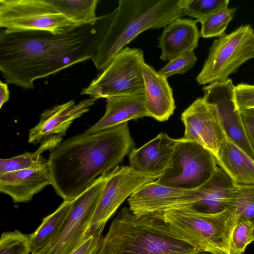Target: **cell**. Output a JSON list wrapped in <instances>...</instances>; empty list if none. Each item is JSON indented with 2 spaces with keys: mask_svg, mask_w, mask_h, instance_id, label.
Wrapping results in <instances>:
<instances>
[{
  "mask_svg": "<svg viewBox=\"0 0 254 254\" xmlns=\"http://www.w3.org/2000/svg\"><path fill=\"white\" fill-rule=\"evenodd\" d=\"M104 15L94 24L63 34L44 31H0V71L6 83L24 89L35 80L92 59L106 29Z\"/></svg>",
  "mask_w": 254,
  "mask_h": 254,
  "instance_id": "1",
  "label": "cell"
},
{
  "mask_svg": "<svg viewBox=\"0 0 254 254\" xmlns=\"http://www.w3.org/2000/svg\"><path fill=\"white\" fill-rule=\"evenodd\" d=\"M135 146L128 122L96 132L85 130L61 142L48 159L56 193L64 201L73 200L118 166Z\"/></svg>",
  "mask_w": 254,
  "mask_h": 254,
  "instance_id": "2",
  "label": "cell"
},
{
  "mask_svg": "<svg viewBox=\"0 0 254 254\" xmlns=\"http://www.w3.org/2000/svg\"><path fill=\"white\" fill-rule=\"evenodd\" d=\"M185 0H120L118 7L106 14V29L92 59L104 69L114 57L139 34L164 27L183 15Z\"/></svg>",
  "mask_w": 254,
  "mask_h": 254,
  "instance_id": "3",
  "label": "cell"
},
{
  "mask_svg": "<svg viewBox=\"0 0 254 254\" xmlns=\"http://www.w3.org/2000/svg\"><path fill=\"white\" fill-rule=\"evenodd\" d=\"M174 237L161 213L138 215L124 207L112 221L97 254H196Z\"/></svg>",
  "mask_w": 254,
  "mask_h": 254,
  "instance_id": "4",
  "label": "cell"
},
{
  "mask_svg": "<svg viewBox=\"0 0 254 254\" xmlns=\"http://www.w3.org/2000/svg\"><path fill=\"white\" fill-rule=\"evenodd\" d=\"M161 214L169 231L177 239L212 254H231L230 238L239 218L235 208L205 213L190 205Z\"/></svg>",
  "mask_w": 254,
  "mask_h": 254,
  "instance_id": "5",
  "label": "cell"
},
{
  "mask_svg": "<svg viewBox=\"0 0 254 254\" xmlns=\"http://www.w3.org/2000/svg\"><path fill=\"white\" fill-rule=\"evenodd\" d=\"M143 51L125 47L106 67L83 88L81 95L97 99L125 95H144Z\"/></svg>",
  "mask_w": 254,
  "mask_h": 254,
  "instance_id": "6",
  "label": "cell"
},
{
  "mask_svg": "<svg viewBox=\"0 0 254 254\" xmlns=\"http://www.w3.org/2000/svg\"><path fill=\"white\" fill-rule=\"evenodd\" d=\"M253 58L254 30L250 25H241L213 42L196 80L199 85L224 81Z\"/></svg>",
  "mask_w": 254,
  "mask_h": 254,
  "instance_id": "7",
  "label": "cell"
},
{
  "mask_svg": "<svg viewBox=\"0 0 254 254\" xmlns=\"http://www.w3.org/2000/svg\"><path fill=\"white\" fill-rule=\"evenodd\" d=\"M217 167L212 153L183 137L177 139L169 164L156 182L172 188L194 190L205 183Z\"/></svg>",
  "mask_w": 254,
  "mask_h": 254,
  "instance_id": "8",
  "label": "cell"
},
{
  "mask_svg": "<svg viewBox=\"0 0 254 254\" xmlns=\"http://www.w3.org/2000/svg\"><path fill=\"white\" fill-rule=\"evenodd\" d=\"M0 27L8 32L44 31L63 34L77 27L50 0H0Z\"/></svg>",
  "mask_w": 254,
  "mask_h": 254,
  "instance_id": "9",
  "label": "cell"
},
{
  "mask_svg": "<svg viewBox=\"0 0 254 254\" xmlns=\"http://www.w3.org/2000/svg\"><path fill=\"white\" fill-rule=\"evenodd\" d=\"M109 173L98 177L72 200L59 232L38 254H71L85 241Z\"/></svg>",
  "mask_w": 254,
  "mask_h": 254,
  "instance_id": "10",
  "label": "cell"
},
{
  "mask_svg": "<svg viewBox=\"0 0 254 254\" xmlns=\"http://www.w3.org/2000/svg\"><path fill=\"white\" fill-rule=\"evenodd\" d=\"M160 176L138 172L129 166H118L109 176L95 209L87 237H101L105 225L125 199L144 185Z\"/></svg>",
  "mask_w": 254,
  "mask_h": 254,
  "instance_id": "11",
  "label": "cell"
},
{
  "mask_svg": "<svg viewBox=\"0 0 254 254\" xmlns=\"http://www.w3.org/2000/svg\"><path fill=\"white\" fill-rule=\"evenodd\" d=\"M231 79L214 82L202 88L203 98L214 110L226 136L254 160V152L246 136L234 101Z\"/></svg>",
  "mask_w": 254,
  "mask_h": 254,
  "instance_id": "12",
  "label": "cell"
},
{
  "mask_svg": "<svg viewBox=\"0 0 254 254\" xmlns=\"http://www.w3.org/2000/svg\"><path fill=\"white\" fill-rule=\"evenodd\" d=\"M199 199L197 189L187 190L164 186L156 181L148 183L133 192L128 198V208L141 215L162 213L166 211L191 206Z\"/></svg>",
  "mask_w": 254,
  "mask_h": 254,
  "instance_id": "13",
  "label": "cell"
},
{
  "mask_svg": "<svg viewBox=\"0 0 254 254\" xmlns=\"http://www.w3.org/2000/svg\"><path fill=\"white\" fill-rule=\"evenodd\" d=\"M183 138L193 141L217 157L226 135L213 109L203 97L195 99L182 114Z\"/></svg>",
  "mask_w": 254,
  "mask_h": 254,
  "instance_id": "14",
  "label": "cell"
},
{
  "mask_svg": "<svg viewBox=\"0 0 254 254\" xmlns=\"http://www.w3.org/2000/svg\"><path fill=\"white\" fill-rule=\"evenodd\" d=\"M97 100L91 97L77 104L71 100L44 111L39 123L29 130L28 142L35 145L51 136L65 135L73 121L89 111Z\"/></svg>",
  "mask_w": 254,
  "mask_h": 254,
  "instance_id": "15",
  "label": "cell"
},
{
  "mask_svg": "<svg viewBox=\"0 0 254 254\" xmlns=\"http://www.w3.org/2000/svg\"><path fill=\"white\" fill-rule=\"evenodd\" d=\"M177 139L165 133L159 134L128 155L129 166L145 174L160 176L168 166Z\"/></svg>",
  "mask_w": 254,
  "mask_h": 254,
  "instance_id": "16",
  "label": "cell"
},
{
  "mask_svg": "<svg viewBox=\"0 0 254 254\" xmlns=\"http://www.w3.org/2000/svg\"><path fill=\"white\" fill-rule=\"evenodd\" d=\"M142 70L145 105L149 117L159 122L167 121L176 107L173 90L167 78L145 63Z\"/></svg>",
  "mask_w": 254,
  "mask_h": 254,
  "instance_id": "17",
  "label": "cell"
},
{
  "mask_svg": "<svg viewBox=\"0 0 254 254\" xmlns=\"http://www.w3.org/2000/svg\"><path fill=\"white\" fill-rule=\"evenodd\" d=\"M197 23L196 20L180 17L164 27L158 38L162 61H169L197 47L200 33Z\"/></svg>",
  "mask_w": 254,
  "mask_h": 254,
  "instance_id": "18",
  "label": "cell"
},
{
  "mask_svg": "<svg viewBox=\"0 0 254 254\" xmlns=\"http://www.w3.org/2000/svg\"><path fill=\"white\" fill-rule=\"evenodd\" d=\"M50 185L52 180L48 168L0 173V191L9 195L14 203L30 201L35 194Z\"/></svg>",
  "mask_w": 254,
  "mask_h": 254,
  "instance_id": "19",
  "label": "cell"
},
{
  "mask_svg": "<svg viewBox=\"0 0 254 254\" xmlns=\"http://www.w3.org/2000/svg\"><path fill=\"white\" fill-rule=\"evenodd\" d=\"M103 117L86 131L96 132L110 128L131 120L149 117L144 95L108 97Z\"/></svg>",
  "mask_w": 254,
  "mask_h": 254,
  "instance_id": "20",
  "label": "cell"
},
{
  "mask_svg": "<svg viewBox=\"0 0 254 254\" xmlns=\"http://www.w3.org/2000/svg\"><path fill=\"white\" fill-rule=\"evenodd\" d=\"M236 186L226 172L218 166L211 177L197 189L199 199L191 206L205 213H216L227 209Z\"/></svg>",
  "mask_w": 254,
  "mask_h": 254,
  "instance_id": "21",
  "label": "cell"
},
{
  "mask_svg": "<svg viewBox=\"0 0 254 254\" xmlns=\"http://www.w3.org/2000/svg\"><path fill=\"white\" fill-rule=\"evenodd\" d=\"M216 160L235 185L254 186V160L227 136Z\"/></svg>",
  "mask_w": 254,
  "mask_h": 254,
  "instance_id": "22",
  "label": "cell"
},
{
  "mask_svg": "<svg viewBox=\"0 0 254 254\" xmlns=\"http://www.w3.org/2000/svg\"><path fill=\"white\" fill-rule=\"evenodd\" d=\"M63 137L53 135L44 139L37 150L7 159H0V173L24 169L40 170L48 168V160L42 155L46 151L54 149L62 142Z\"/></svg>",
  "mask_w": 254,
  "mask_h": 254,
  "instance_id": "23",
  "label": "cell"
},
{
  "mask_svg": "<svg viewBox=\"0 0 254 254\" xmlns=\"http://www.w3.org/2000/svg\"><path fill=\"white\" fill-rule=\"evenodd\" d=\"M72 201H64L52 213L42 220L29 235L31 254H38L58 233L65 221Z\"/></svg>",
  "mask_w": 254,
  "mask_h": 254,
  "instance_id": "24",
  "label": "cell"
},
{
  "mask_svg": "<svg viewBox=\"0 0 254 254\" xmlns=\"http://www.w3.org/2000/svg\"><path fill=\"white\" fill-rule=\"evenodd\" d=\"M54 7L76 27L94 24L98 20L99 0H50Z\"/></svg>",
  "mask_w": 254,
  "mask_h": 254,
  "instance_id": "25",
  "label": "cell"
},
{
  "mask_svg": "<svg viewBox=\"0 0 254 254\" xmlns=\"http://www.w3.org/2000/svg\"><path fill=\"white\" fill-rule=\"evenodd\" d=\"M229 0L206 17L201 22L200 36L207 38L220 37L225 34L237 8H229Z\"/></svg>",
  "mask_w": 254,
  "mask_h": 254,
  "instance_id": "26",
  "label": "cell"
},
{
  "mask_svg": "<svg viewBox=\"0 0 254 254\" xmlns=\"http://www.w3.org/2000/svg\"><path fill=\"white\" fill-rule=\"evenodd\" d=\"M230 208L236 209L239 218L254 223V186H236L230 199Z\"/></svg>",
  "mask_w": 254,
  "mask_h": 254,
  "instance_id": "27",
  "label": "cell"
},
{
  "mask_svg": "<svg viewBox=\"0 0 254 254\" xmlns=\"http://www.w3.org/2000/svg\"><path fill=\"white\" fill-rule=\"evenodd\" d=\"M254 241V223L238 218L230 241L231 254H243L247 247Z\"/></svg>",
  "mask_w": 254,
  "mask_h": 254,
  "instance_id": "28",
  "label": "cell"
},
{
  "mask_svg": "<svg viewBox=\"0 0 254 254\" xmlns=\"http://www.w3.org/2000/svg\"><path fill=\"white\" fill-rule=\"evenodd\" d=\"M29 235L18 230L3 232L0 239V254H30Z\"/></svg>",
  "mask_w": 254,
  "mask_h": 254,
  "instance_id": "29",
  "label": "cell"
},
{
  "mask_svg": "<svg viewBox=\"0 0 254 254\" xmlns=\"http://www.w3.org/2000/svg\"><path fill=\"white\" fill-rule=\"evenodd\" d=\"M228 0H185L183 8V14L195 18L201 22Z\"/></svg>",
  "mask_w": 254,
  "mask_h": 254,
  "instance_id": "30",
  "label": "cell"
},
{
  "mask_svg": "<svg viewBox=\"0 0 254 254\" xmlns=\"http://www.w3.org/2000/svg\"><path fill=\"white\" fill-rule=\"evenodd\" d=\"M196 61L194 51L189 52L169 61L158 72L167 78L176 74H183L190 69Z\"/></svg>",
  "mask_w": 254,
  "mask_h": 254,
  "instance_id": "31",
  "label": "cell"
},
{
  "mask_svg": "<svg viewBox=\"0 0 254 254\" xmlns=\"http://www.w3.org/2000/svg\"><path fill=\"white\" fill-rule=\"evenodd\" d=\"M234 101L239 112L254 111V85L240 83L235 86Z\"/></svg>",
  "mask_w": 254,
  "mask_h": 254,
  "instance_id": "32",
  "label": "cell"
},
{
  "mask_svg": "<svg viewBox=\"0 0 254 254\" xmlns=\"http://www.w3.org/2000/svg\"><path fill=\"white\" fill-rule=\"evenodd\" d=\"M239 113L246 136L254 152V111Z\"/></svg>",
  "mask_w": 254,
  "mask_h": 254,
  "instance_id": "33",
  "label": "cell"
},
{
  "mask_svg": "<svg viewBox=\"0 0 254 254\" xmlns=\"http://www.w3.org/2000/svg\"><path fill=\"white\" fill-rule=\"evenodd\" d=\"M102 240L101 237L90 236L71 254H97Z\"/></svg>",
  "mask_w": 254,
  "mask_h": 254,
  "instance_id": "34",
  "label": "cell"
},
{
  "mask_svg": "<svg viewBox=\"0 0 254 254\" xmlns=\"http://www.w3.org/2000/svg\"><path fill=\"white\" fill-rule=\"evenodd\" d=\"M9 98V91L7 84L0 81V108L1 109L3 105L8 101Z\"/></svg>",
  "mask_w": 254,
  "mask_h": 254,
  "instance_id": "35",
  "label": "cell"
},
{
  "mask_svg": "<svg viewBox=\"0 0 254 254\" xmlns=\"http://www.w3.org/2000/svg\"><path fill=\"white\" fill-rule=\"evenodd\" d=\"M196 254H212L208 253V252H206L202 251V252H199Z\"/></svg>",
  "mask_w": 254,
  "mask_h": 254,
  "instance_id": "36",
  "label": "cell"
},
{
  "mask_svg": "<svg viewBox=\"0 0 254 254\" xmlns=\"http://www.w3.org/2000/svg\"></svg>",
  "mask_w": 254,
  "mask_h": 254,
  "instance_id": "37",
  "label": "cell"
}]
</instances>
